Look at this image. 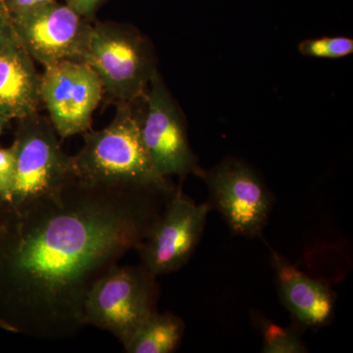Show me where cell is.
Returning a JSON list of instances; mask_svg holds the SVG:
<instances>
[{
  "label": "cell",
  "mask_w": 353,
  "mask_h": 353,
  "mask_svg": "<svg viewBox=\"0 0 353 353\" xmlns=\"http://www.w3.org/2000/svg\"><path fill=\"white\" fill-rule=\"evenodd\" d=\"M8 119H6L3 116L0 115V134L3 131L4 127H6V123L8 122Z\"/></svg>",
  "instance_id": "cell-20"
},
{
  "label": "cell",
  "mask_w": 353,
  "mask_h": 353,
  "mask_svg": "<svg viewBox=\"0 0 353 353\" xmlns=\"http://www.w3.org/2000/svg\"><path fill=\"white\" fill-rule=\"evenodd\" d=\"M9 17L21 44L44 68L64 60L82 61L92 25L67 4L55 0Z\"/></svg>",
  "instance_id": "cell-10"
},
{
  "label": "cell",
  "mask_w": 353,
  "mask_h": 353,
  "mask_svg": "<svg viewBox=\"0 0 353 353\" xmlns=\"http://www.w3.org/2000/svg\"><path fill=\"white\" fill-rule=\"evenodd\" d=\"M297 50L305 57L341 59L352 54L353 39L343 36L306 39L299 43Z\"/></svg>",
  "instance_id": "cell-15"
},
{
  "label": "cell",
  "mask_w": 353,
  "mask_h": 353,
  "mask_svg": "<svg viewBox=\"0 0 353 353\" xmlns=\"http://www.w3.org/2000/svg\"><path fill=\"white\" fill-rule=\"evenodd\" d=\"M254 319L262 334V352L264 353L308 352L299 329L280 326L262 315H255Z\"/></svg>",
  "instance_id": "cell-14"
},
{
  "label": "cell",
  "mask_w": 353,
  "mask_h": 353,
  "mask_svg": "<svg viewBox=\"0 0 353 353\" xmlns=\"http://www.w3.org/2000/svg\"><path fill=\"white\" fill-rule=\"evenodd\" d=\"M202 180L209 204L224 218L232 233L246 238L261 236L273 208L274 197L250 164L233 157L224 158Z\"/></svg>",
  "instance_id": "cell-6"
},
{
  "label": "cell",
  "mask_w": 353,
  "mask_h": 353,
  "mask_svg": "<svg viewBox=\"0 0 353 353\" xmlns=\"http://www.w3.org/2000/svg\"><path fill=\"white\" fill-rule=\"evenodd\" d=\"M82 61L94 70L104 92L117 103L139 101L157 72L152 44L126 26H92Z\"/></svg>",
  "instance_id": "cell-3"
},
{
  "label": "cell",
  "mask_w": 353,
  "mask_h": 353,
  "mask_svg": "<svg viewBox=\"0 0 353 353\" xmlns=\"http://www.w3.org/2000/svg\"><path fill=\"white\" fill-rule=\"evenodd\" d=\"M16 39L17 36H16L10 17L4 11H0V51L4 50Z\"/></svg>",
  "instance_id": "cell-17"
},
{
  "label": "cell",
  "mask_w": 353,
  "mask_h": 353,
  "mask_svg": "<svg viewBox=\"0 0 353 353\" xmlns=\"http://www.w3.org/2000/svg\"><path fill=\"white\" fill-rule=\"evenodd\" d=\"M182 318L171 312L154 313L139 329L129 345L128 353H172L176 352L185 334Z\"/></svg>",
  "instance_id": "cell-13"
},
{
  "label": "cell",
  "mask_w": 353,
  "mask_h": 353,
  "mask_svg": "<svg viewBox=\"0 0 353 353\" xmlns=\"http://www.w3.org/2000/svg\"><path fill=\"white\" fill-rule=\"evenodd\" d=\"M16 159L13 145L0 148V201L7 203L12 197L15 182Z\"/></svg>",
  "instance_id": "cell-16"
},
{
  "label": "cell",
  "mask_w": 353,
  "mask_h": 353,
  "mask_svg": "<svg viewBox=\"0 0 353 353\" xmlns=\"http://www.w3.org/2000/svg\"><path fill=\"white\" fill-rule=\"evenodd\" d=\"M50 120L38 113L20 119L13 148L15 182L11 201L16 205L57 190L73 173L71 157L65 154Z\"/></svg>",
  "instance_id": "cell-7"
},
{
  "label": "cell",
  "mask_w": 353,
  "mask_h": 353,
  "mask_svg": "<svg viewBox=\"0 0 353 353\" xmlns=\"http://www.w3.org/2000/svg\"><path fill=\"white\" fill-rule=\"evenodd\" d=\"M41 101L61 139L87 132L103 97L99 76L87 63L64 60L44 68Z\"/></svg>",
  "instance_id": "cell-9"
},
{
  "label": "cell",
  "mask_w": 353,
  "mask_h": 353,
  "mask_svg": "<svg viewBox=\"0 0 353 353\" xmlns=\"http://www.w3.org/2000/svg\"><path fill=\"white\" fill-rule=\"evenodd\" d=\"M101 1L102 0H66V4L79 15L88 19L94 15L97 7Z\"/></svg>",
  "instance_id": "cell-18"
},
{
  "label": "cell",
  "mask_w": 353,
  "mask_h": 353,
  "mask_svg": "<svg viewBox=\"0 0 353 353\" xmlns=\"http://www.w3.org/2000/svg\"><path fill=\"white\" fill-rule=\"evenodd\" d=\"M157 279L143 264L115 265L88 294L83 308L85 326L105 330L126 347L146 320L158 311Z\"/></svg>",
  "instance_id": "cell-4"
},
{
  "label": "cell",
  "mask_w": 353,
  "mask_h": 353,
  "mask_svg": "<svg viewBox=\"0 0 353 353\" xmlns=\"http://www.w3.org/2000/svg\"><path fill=\"white\" fill-rule=\"evenodd\" d=\"M34 60L14 39L0 51V115L23 119L38 113L41 101V75Z\"/></svg>",
  "instance_id": "cell-12"
},
{
  "label": "cell",
  "mask_w": 353,
  "mask_h": 353,
  "mask_svg": "<svg viewBox=\"0 0 353 353\" xmlns=\"http://www.w3.org/2000/svg\"><path fill=\"white\" fill-rule=\"evenodd\" d=\"M211 210L208 201L196 204L176 188L152 233L137 248L141 264L157 277L182 268L201 241Z\"/></svg>",
  "instance_id": "cell-8"
},
{
  "label": "cell",
  "mask_w": 353,
  "mask_h": 353,
  "mask_svg": "<svg viewBox=\"0 0 353 353\" xmlns=\"http://www.w3.org/2000/svg\"><path fill=\"white\" fill-rule=\"evenodd\" d=\"M141 104V138L158 173L168 179L188 175L201 178L204 170L190 145L185 116L159 72L153 75Z\"/></svg>",
  "instance_id": "cell-5"
},
{
  "label": "cell",
  "mask_w": 353,
  "mask_h": 353,
  "mask_svg": "<svg viewBox=\"0 0 353 353\" xmlns=\"http://www.w3.org/2000/svg\"><path fill=\"white\" fill-rule=\"evenodd\" d=\"M176 189L73 175L43 196L3 203L10 216L0 234L7 326L52 341L79 333L92 287L150 236Z\"/></svg>",
  "instance_id": "cell-1"
},
{
  "label": "cell",
  "mask_w": 353,
  "mask_h": 353,
  "mask_svg": "<svg viewBox=\"0 0 353 353\" xmlns=\"http://www.w3.org/2000/svg\"><path fill=\"white\" fill-rule=\"evenodd\" d=\"M55 0H7V14H17Z\"/></svg>",
  "instance_id": "cell-19"
},
{
  "label": "cell",
  "mask_w": 353,
  "mask_h": 353,
  "mask_svg": "<svg viewBox=\"0 0 353 353\" xmlns=\"http://www.w3.org/2000/svg\"><path fill=\"white\" fill-rule=\"evenodd\" d=\"M270 262L275 272L279 296L301 328H321L333 320L334 296L331 288L309 277L271 250Z\"/></svg>",
  "instance_id": "cell-11"
},
{
  "label": "cell",
  "mask_w": 353,
  "mask_h": 353,
  "mask_svg": "<svg viewBox=\"0 0 353 353\" xmlns=\"http://www.w3.org/2000/svg\"><path fill=\"white\" fill-rule=\"evenodd\" d=\"M136 103H118L115 117L108 127L85 132L82 150L71 157L74 176L90 182L141 185L168 192L176 189L168 178L158 173L146 150Z\"/></svg>",
  "instance_id": "cell-2"
}]
</instances>
